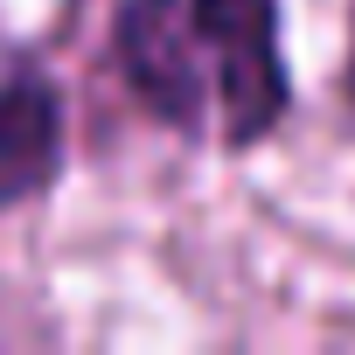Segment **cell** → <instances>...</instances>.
Here are the masks:
<instances>
[{"label":"cell","mask_w":355,"mask_h":355,"mask_svg":"<svg viewBox=\"0 0 355 355\" xmlns=\"http://www.w3.org/2000/svg\"><path fill=\"white\" fill-rule=\"evenodd\" d=\"M209 84H216V139L230 153L265 146L293 119V70H286V8L279 0H189Z\"/></svg>","instance_id":"1"},{"label":"cell","mask_w":355,"mask_h":355,"mask_svg":"<svg viewBox=\"0 0 355 355\" xmlns=\"http://www.w3.org/2000/svg\"><path fill=\"white\" fill-rule=\"evenodd\" d=\"M112 70L125 98L174 139H209L216 84L189 0H119L112 8Z\"/></svg>","instance_id":"2"},{"label":"cell","mask_w":355,"mask_h":355,"mask_svg":"<svg viewBox=\"0 0 355 355\" xmlns=\"http://www.w3.org/2000/svg\"><path fill=\"white\" fill-rule=\"evenodd\" d=\"M70 167V105L42 63L0 70V216L42 202Z\"/></svg>","instance_id":"3"}]
</instances>
